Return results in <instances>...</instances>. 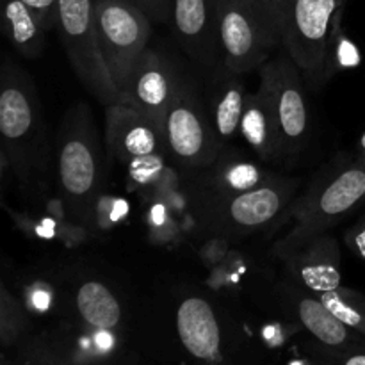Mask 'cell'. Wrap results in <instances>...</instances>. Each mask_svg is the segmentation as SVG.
Instances as JSON below:
<instances>
[{"label": "cell", "instance_id": "obj_4", "mask_svg": "<svg viewBox=\"0 0 365 365\" xmlns=\"http://www.w3.org/2000/svg\"><path fill=\"white\" fill-rule=\"evenodd\" d=\"M298 180L273 177L266 184L221 198H189L191 216L205 234L225 241H239L267 227L291 205Z\"/></svg>", "mask_w": 365, "mask_h": 365}, {"label": "cell", "instance_id": "obj_15", "mask_svg": "<svg viewBox=\"0 0 365 365\" xmlns=\"http://www.w3.org/2000/svg\"><path fill=\"white\" fill-rule=\"evenodd\" d=\"M205 82V107L221 150L235 139L248 102V89L242 73L232 71L225 64L209 71Z\"/></svg>", "mask_w": 365, "mask_h": 365}, {"label": "cell", "instance_id": "obj_26", "mask_svg": "<svg viewBox=\"0 0 365 365\" xmlns=\"http://www.w3.org/2000/svg\"><path fill=\"white\" fill-rule=\"evenodd\" d=\"M355 160H359V163H365V132H364L362 138H360V141H359V148H356Z\"/></svg>", "mask_w": 365, "mask_h": 365}, {"label": "cell", "instance_id": "obj_25", "mask_svg": "<svg viewBox=\"0 0 365 365\" xmlns=\"http://www.w3.org/2000/svg\"><path fill=\"white\" fill-rule=\"evenodd\" d=\"M344 241L356 257L365 260V214L346 232Z\"/></svg>", "mask_w": 365, "mask_h": 365}, {"label": "cell", "instance_id": "obj_3", "mask_svg": "<svg viewBox=\"0 0 365 365\" xmlns=\"http://www.w3.org/2000/svg\"><path fill=\"white\" fill-rule=\"evenodd\" d=\"M56 152L57 185L64 207L71 217L88 223L106 180V164L98 130L86 103H75L66 110Z\"/></svg>", "mask_w": 365, "mask_h": 365}, {"label": "cell", "instance_id": "obj_2", "mask_svg": "<svg viewBox=\"0 0 365 365\" xmlns=\"http://www.w3.org/2000/svg\"><path fill=\"white\" fill-rule=\"evenodd\" d=\"M348 0H280L282 46L307 86L319 89L337 70L341 21Z\"/></svg>", "mask_w": 365, "mask_h": 365}, {"label": "cell", "instance_id": "obj_6", "mask_svg": "<svg viewBox=\"0 0 365 365\" xmlns=\"http://www.w3.org/2000/svg\"><path fill=\"white\" fill-rule=\"evenodd\" d=\"M365 203V163L330 168L316 178L307 195L294 209L296 223L292 230L277 245L278 257L287 255L303 242L327 234L349 212Z\"/></svg>", "mask_w": 365, "mask_h": 365}, {"label": "cell", "instance_id": "obj_19", "mask_svg": "<svg viewBox=\"0 0 365 365\" xmlns=\"http://www.w3.org/2000/svg\"><path fill=\"white\" fill-rule=\"evenodd\" d=\"M2 29L11 45L25 59H38L46 45V31L21 0H4Z\"/></svg>", "mask_w": 365, "mask_h": 365}, {"label": "cell", "instance_id": "obj_13", "mask_svg": "<svg viewBox=\"0 0 365 365\" xmlns=\"http://www.w3.org/2000/svg\"><path fill=\"white\" fill-rule=\"evenodd\" d=\"M106 150L125 166L168 153L164 128L134 107L113 103L106 107Z\"/></svg>", "mask_w": 365, "mask_h": 365}, {"label": "cell", "instance_id": "obj_5", "mask_svg": "<svg viewBox=\"0 0 365 365\" xmlns=\"http://www.w3.org/2000/svg\"><path fill=\"white\" fill-rule=\"evenodd\" d=\"M217 27L225 66L260 70L282 45L280 0H217Z\"/></svg>", "mask_w": 365, "mask_h": 365}, {"label": "cell", "instance_id": "obj_12", "mask_svg": "<svg viewBox=\"0 0 365 365\" xmlns=\"http://www.w3.org/2000/svg\"><path fill=\"white\" fill-rule=\"evenodd\" d=\"M182 75L180 68L166 53L146 48L120 91L118 102L134 107L164 128V118Z\"/></svg>", "mask_w": 365, "mask_h": 365}, {"label": "cell", "instance_id": "obj_9", "mask_svg": "<svg viewBox=\"0 0 365 365\" xmlns=\"http://www.w3.org/2000/svg\"><path fill=\"white\" fill-rule=\"evenodd\" d=\"M100 50L118 95L148 48L153 21L128 0H95Z\"/></svg>", "mask_w": 365, "mask_h": 365}, {"label": "cell", "instance_id": "obj_7", "mask_svg": "<svg viewBox=\"0 0 365 365\" xmlns=\"http://www.w3.org/2000/svg\"><path fill=\"white\" fill-rule=\"evenodd\" d=\"M164 139L168 155L187 178L212 166L223 152L207 114L205 100L187 75H182L168 107Z\"/></svg>", "mask_w": 365, "mask_h": 365}, {"label": "cell", "instance_id": "obj_1", "mask_svg": "<svg viewBox=\"0 0 365 365\" xmlns=\"http://www.w3.org/2000/svg\"><path fill=\"white\" fill-rule=\"evenodd\" d=\"M0 134L4 163L18 177L45 170L48 139L41 100L34 78L11 56L0 70Z\"/></svg>", "mask_w": 365, "mask_h": 365}, {"label": "cell", "instance_id": "obj_10", "mask_svg": "<svg viewBox=\"0 0 365 365\" xmlns=\"http://www.w3.org/2000/svg\"><path fill=\"white\" fill-rule=\"evenodd\" d=\"M259 73L269 84L271 100L284 139L285 159L298 157L307 148L312 134V116L307 95L309 86L285 50L267 61Z\"/></svg>", "mask_w": 365, "mask_h": 365}, {"label": "cell", "instance_id": "obj_11", "mask_svg": "<svg viewBox=\"0 0 365 365\" xmlns=\"http://www.w3.org/2000/svg\"><path fill=\"white\" fill-rule=\"evenodd\" d=\"M170 25L182 52L205 73L223 64L217 0H171Z\"/></svg>", "mask_w": 365, "mask_h": 365}, {"label": "cell", "instance_id": "obj_20", "mask_svg": "<svg viewBox=\"0 0 365 365\" xmlns=\"http://www.w3.org/2000/svg\"><path fill=\"white\" fill-rule=\"evenodd\" d=\"M82 319L98 330H110L121 319V307L116 296L103 282L86 280L75 296Z\"/></svg>", "mask_w": 365, "mask_h": 365}, {"label": "cell", "instance_id": "obj_17", "mask_svg": "<svg viewBox=\"0 0 365 365\" xmlns=\"http://www.w3.org/2000/svg\"><path fill=\"white\" fill-rule=\"evenodd\" d=\"M239 134L264 163H278L285 159L284 139L266 78L260 77L257 93H250Z\"/></svg>", "mask_w": 365, "mask_h": 365}, {"label": "cell", "instance_id": "obj_18", "mask_svg": "<svg viewBox=\"0 0 365 365\" xmlns=\"http://www.w3.org/2000/svg\"><path fill=\"white\" fill-rule=\"evenodd\" d=\"M177 330L182 344L200 360H220L221 334L209 302L191 296L177 310Z\"/></svg>", "mask_w": 365, "mask_h": 365}, {"label": "cell", "instance_id": "obj_21", "mask_svg": "<svg viewBox=\"0 0 365 365\" xmlns=\"http://www.w3.org/2000/svg\"><path fill=\"white\" fill-rule=\"evenodd\" d=\"M296 310L303 327L324 344L342 346L349 339L351 328L339 321L314 292L307 291V294H299Z\"/></svg>", "mask_w": 365, "mask_h": 365}, {"label": "cell", "instance_id": "obj_24", "mask_svg": "<svg viewBox=\"0 0 365 365\" xmlns=\"http://www.w3.org/2000/svg\"><path fill=\"white\" fill-rule=\"evenodd\" d=\"M143 11L153 24H170L171 0H128Z\"/></svg>", "mask_w": 365, "mask_h": 365}, {"label": "cell", "instance_id": "obj_8", "mask_svg": "<svg viewBox=\"0 0 365 365\" xmlns=\"http://www.w3.org/2000/svg\"><path fill=\"white\" fill-rule=\"evenodd\" d=\"M56 29L82 86L106 107L118 103L120 95L100 50L95 0H57Z\"/></svg>", "mask_w": 365, "mask_h": 365}, {"label": "cell", "instance_id": "obj_16", "mask_svg": "<svg viewBox=\"0 0 365 365\" xmlns=\"http://www.w3.org/2000/svg\"><path fill=\"white\" fill-rule=\"evenodd\" d=\"M273 177L264 173L255 163L221 152L216 163L195 177L187 178V198H221L252 191Z\"/></svg>", "mask_w": 365, "mask_h": 365}, {"label": "cell", "instance_id": "obj_23", "mask_svg": "<svg viewBox=\"0 0 365 365\" xmlns=\"http://www.w3.org/2000/svg\"><path fill=\"white\" fill-rule=\"evenodd\" d=\"M34 13L45 31L57 27V0H21Z\"/></svg>", "mask_w": 365, "mask_h": 365}, {"label": "cell", "instance_id": "obj_22", "mask_svg": "<svg viewBox=\"0 0 365 365\" xmlns=\"http://www.w3.org/2000/svg\"><path fill=\"white\" fill-rule=\"evenodd\" d=\"M317 296L339 321L365 335V296L342 285Z\"/></svg>", "mask_w": 365, "mask_h": 365}, {"label": "cell", "instance_id": "obj_14", "mask_svg": "<svg viewBox=\"0 0 365 365\" xmlns=\"http://www.w3.org/2000/svg\"><path fill=\"white\" fill-rule=\"evenodd\" d=\"M282 259L289 277L305 291L323 294L342 285L341 246L331 235H316Z\"/></svg>", "mask_w": 365, "mask_h": 365}]
</instances>
